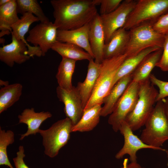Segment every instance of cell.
Listing matches in <instances>:
<instances>
[{"label": "cell", "instance_id": "83f0119b", "mask_svg": "<svg viewBox=\"0 0 168 168\" xmlns=\"http://www.w3.org/2000/svg\"><path fill=\"white\" fill-rule=\"evenodd\" d=\"M18 13L29 12L34 14L40 22L49 21L37 0H16Z\"/></svg>", "mask_w": 168, "mask_h": 168}, {"label": "cell", "instance_id": "f35d334b", "mask_svg": "<svg viewBox=\"0 0 168 168\" xmlns=\"http://www.w3.org/2000/svg\"><path fill=\"white\" fill-rule=\"evenodd\" d=\"M11 0H0V6L4 5L10 2Z\"/></svg>", "mask_w": 168, "mask_h": 168}, {"label": "cell", "instance_id": "6da1fadb", "mask_svg": "<svg viewBox=\"0 0 168 168\" xmlns=\"http://www.w3.org/2000/svg\"><path fill=\"white\" fill-rule=\"evenodd\" d=\"M54 23L58 30L76 29L89 23L98 13L93 0H51Z\"/></svg>", "mask_w": 168, "mask_h": 168}, {"label": "cell", "instance_id": "603a6c76", "mask_svg": "<svg viewBox=\"0 0 168 168\" xmlns=\"http://www.w3.org/2000/svg\"><path fill=\"white\" fill-rule=\"evenodd\" d=\"M101 105L97 104L84 109L81 119L76 124L73 125L72 132H88L93 130L99 122Z\"/></svg>", "mask_w": 168, "mask_h": 168}, {"label": "cell", "instance_id": "484cf974", "mask_svg": "<svg viewBox=\"0 0 168 168\" xmlns=\"http://www.w3.org/2000/svg\"><path fill=\"white\" fill-rule=\"evenodd\" d=\"M22 86L16 83L2 87L0 90V114L18 101L22 93Z\"/></svg>", "mask_w": 168, "mask_h": 168}, {"label": "cell", "instance_id": "8992f818", "mask_svg": "<svg viewBox=\"0 0 168 168\" xmlns=\"http://www.w3.org/2000/svg\"><path fill=\"white\" fill-rule=\"evenodd\" d=\"M73 125L71 120L66 117L55 122L48 129H39L38 133L42 137L46 155L54 158L58 155L69 140Z\"/></svg>", "mask_w": 168, "mask_h": 168}, {"label": "cell", "instance_id": "f546056e", "mask_svg": "<svg viewBox=\"0 0 168 168\" xmlns=\"http://www.w3.org/2000/svg\"><path fill=\"white\" fill-rule=\"evenodd\" d=\"M95 5H100V15L106 14L116 9L121 3L122 0H93Z\"/></svg>", "mask_w": 168, "mask_h": 168}, {"label": "cell", "instance_id": "e0dca14e", "mask_svg": "<svg viewBox=\"0 0 168 168\" xmlns=\"http://www.w3.org/2000/svg\"><path fill=\"white\" fill-rule=\"evenodd\" d=\"M89 61L86 78L84 82H79L76 87L84 109L91 96L101 67V64L96 63L93 59Z\"/></svg>", "mask_w": 168, "mask_h": 168}, {"label": "cell", "instance_id": "ba28073f", "mask_svg": "<svg viewBox=\"0 0 168 168\" xmlns=\"http://www.w3.org/2000/svg\"><path fill=\"white\" fill-rule=\"evenodd\" d=\"M139 83L132 81L110 114L108 123L117 132L121 124L135 107L138 98Z\"/></svg>", "mask_w": 168, "mask_h": 168}, {"label": "cell", "instance_id": "ac0fdd59", "mask_svg": "<svg viewBox=\"0 0 168 168\" xmlns=\"http://www.w3.org/2000/svg\"><path fill=\"white\" fill-rule=\"evenodd\" d=\"M132 81V73L119 79L114 85L109 94L104 99L100 116L105 117L113 112L117 103Z\"/></svg>", "mask_w": 168, "mask_h": 168}, {"label": "cell", "instance_id": "4dcf8cb0", "mask_svg": "<svg viewBox=\"0 0 168 168\" xmlns=\"http://www.w3.org/2000/svg\"><path fill=\"white\" fill-rule=\"evenodd\" d=\"M149 78L151 83L156 86L159 89L156 102L168 97V82L161 80L152 74Z\"/></svg>", "mask_w": 168, "mask_h": 168}, {"label": "cell", "instance_id": "52a82bcc", "mask_svg": "<svg viewBox=\"0 0 168 168\" xmlns=\"http://www.w3.org/2000/svg\"><path fill=\"white\" fill-rule=\"evenodd\" d=\"M168 13V0H139L123 28L129 30L145 22H154Z\"/></svg>", "mask_w": 168, "mask_h": 168}, {"label": "cell", "instance_id": "2e32d148", "mask_svg": "<svg viewBox=\"0 0 168 168\" xmlns=\"http://www.w3.org/2000/svg\"><path fill=\"white\" fill-rule=\"evenodd\" d=\"M52 116V114L49 111L36 112L33 108L24 109L18 117L19 124L23 123L27 125V130L25 133L21 135L20 140H22L30 135H35L38 133L42 123Z\"/></svg>", "mask_w": 168, "mask_h": 168}, {"label": "cell", "instance_id": "f1b7e54d", "mask_svg": "<svg viewBox=\"0 0 168 168\" xmlns=\"http://www.w3.org/2000/svg\"><path fill=\"white\" fill-rule=\"evenodd\" d=\"M14 142V134L11 130L6 131L0 127V165H5L9 168H14L8 157L7 148Z\"/></svg>", "mask_w": 168, "mask_h": 168}, {"label": "cell", "instance_id": "ffe728a7", "mask_svg": "<svg viewBox=\"0 0 168 168\" xmlns=\"http://www.w3.org/2000/svg\"><path fill=\"white\" fill-rule=\"evenodd\" d=\"M162 48L158 49L147 55L132 73V81L138 83L149 79L151 72L160 59Z\"/></svg>", "mask_w": 168, "mask_h": 168}, {"label": "cell", "instance_id": "d590c367", "mask_svg": "<svg viewBox=\"0 0 168 168\" xmlns=\"http://www.w3.org/2000/svg\"><path fill=\"white\" fill-rule=\"evenodd\" d=\"M165 114L168 120V97L162 100Z\"/></svg>", "mask_w": 168, "mask_h": 168}, {"label": "cell", "instance_id": "7a4b0ae2", "mask_svg": "<svg viewBox=\"0 0 168 168\" xmlns=\"http://www.w3.org/2000/svg\"><path fill=\"white\" fill-rule=\"evenodd\" d=\"M144 125L140 139L146 144L165 152L161 147L168 140V120L162 100L156 102Z\"/></svg>", "mask_w": 168, "mask_h": 168}, {"label": "cell", "instance_id": "d6a6232c", "mask_svg": "<svg viewBox=\"0 0 168 168\" xmlns=\"http://www.w3.org/2000/svg\"><path fill=\"white\" fill-rule=\"evenodd\" d=\"M154 30L159 33L165 35L168 32V13L159 17L153 24Z\"/></svg>", "mask_w": 168, "mask_h": 168}, {"label": "cell", "instance_id": "d6986e66", "mask_svg": "<svg viewBox=\"0 0 168 168\" xmlns=\"http://www.w3.org/2000/svg\"><path fill=\"white\" fill-rule=\"evenodd\" d=\"M129 38V30L122 28L115 32L109 42L105 44L103 51L104 59L124 54Z\"/></svg>", "mask_w": 168, "mask_h": 168}, {"label": "cell", "instance_id": "d4e9b609", "mask_svg": "<svg viewBox=\"0 0 168 168\" xmlns=\"http://www.w3.org/2000/svg\"><path fill=\"white\" fill-rule=\"evenodd\" d=\"M76 61L65 58L62 59L58 66L56 75L58 86L64 89H71L73 87L72 77Z\"/></svg>", "mask_w": 168, "mask_h": 168}, {"label": "cell", "instance_id": "7402d4cb", "mask_svg": "<svg viewBox=\"0 0 168 168\" xmlns=\"http://www.w3.org/2000/svg\"><path fill=\"white\" fill-rule=\"evenodd\" d=\"M22 15L20 18L12 26V35L25 43L28 48V54H32L35 52L36 48L35 46H31L27 43L25 36L28 31L31 25L40 20L37 17L30 13H25Z\"/></svg>", "mask_w": 168, "mask_h": 168}, {"label": "cell", "instance_id": "ab89813d", "mask_svg": "<svg viewBox=\"0 0 168 168\" xmlns=\"http://www.w3.org/2000/svg\"><path fill=\"white\" fill-rule=\"evenodd\" d=\"M5 42V40L4 39L0 38V44H4Z\"/></svg>", "mask_w": 168, "mask_h": 168}, {"label": "cell", "instance_id": "836d02e7", "mask_svg": "<svg viewBox=\"0 0 168 168\" xmlns=\"http://www.w3.org/2000/svg\"><path fill=\"white\" fill-rule=\"evenodd\" d=\"M25 156L24 147L20 146L16 153V156L13 159L16 168H29L24 161V158Z\"/></svg>", "mask_w": 168, "mask_h": 168}, {"label": "cell", "instance_id": "60d3db41", "mask_svg": "<svg viewBox=\"0 0 168 168\" xmlns=\"http://www.w3.org/2000/svg\"><path fill=\"white\" fill-rule=\"evenodd\" d=\"M165 152H166V154L167 156V157L168 159V150H166ZM167 165L168 166V162Z\"/></svg>", "mask_w": 168, "mask_h": 168}, {"label": "cell", "instance_id": "277c9868", "mask_svg": "<svg viewBox=\"0 0 168 168\" xmlns=\"http://www.w3.org/2000/svg\"><path fill=\"white\" fill-rule=\"evenodd\" d=\"M127 57V55L124 54L104 60L92 93L84 109L103 104L104 99L112 88L119 69Z\"/></svg>", "mask_w": 168, "mask_h": 168}, {"label": "cell", "instance_id": "5b68a950", "mask_svg": "<svg viewBox=\"0 0 168 168\" xmlns=\"http://www.w3.org/2000/svg\"><path fill=\"white\" fill-rule=\"evenodd\" d=\"M153 23L144 22L129 30V40L124 53L127 57L133 56L147 48H163L165 35L156 31L153 26Z\"/></svg>", "mask_w": 168, "mask_h": 168}, {"label": "cell", "instance_id": "8d00e7d4", "mask_svg": "<svg viewBox=\"0 0 168 168\" xmlns=\"http://www.w3.org/2000/svg\"><path fill=\"white\" fill-rule=\"evenodd\" d=\"M11 33V32L9 30L1 31L0 33V38L5 35H8Z\"/></svg>", "mask_w": 168, "mask_h": 168}, {"label": "cell", "instance_id": "1f68e13d", "mask_svg": "<svg viewBox=\"0 0 168 168\" xmlns=\"http://www.w3.org/2000/svg\"><path fill=\"white\" fill-rule=\"evenodd\" d=\"M161 58L156 65L162 71L168 72V32L165 35Z\"/></svg>", "mask_w": 168, "mask_h": 168}, {"label": "cell", "instance_id": "3957f363", "mask_svg": "<svg viewBox=\"0 0 168 168\" xmlns=\"http://www.w3.org/2000/svg\"><path fill=\"white\" fill-rule=\"evenodd\" d=\"M139 84L138 101L133 110L125 120L133 131L145 125L156 102L158 93L150 78Z\"/></svg>", "mask_w": 168, "mask_h": 168}, {"label": "cell", "instance_id": "5bb4252c", "mask_svg": "<svg viewBox=\"0 0 168 168\" xmlns=\"http://www.w3.org/2000/svg\"><path fill=\"white\" fill-rule=\"evenodd\" d=\"M89 40L95 62L101 64L104 61L103 51L105 45L104 31L100 15L98 13L89 23Z\"/></svg>", "mask_w": 168, "mask_h": 168}, {"label": "cell", "instance_id": "e575fe53", "mask_svg": "<svg viewBox=\"0 0 168 168\" xmlns=\"http://www.w3.org/2000/svg\"><path fill=\"white\" fill-rule=\"evenodd\" d=\"M128 158H125L124 161L123 166L120 168H145L142 167L137 162H131L128 163Z\"/></svg>", "mask_w": 168, "mask_h": 168}, {"label": "cell", "instance_id": "4fadbf2b", "mask_svg": "<svg viewBox=\"0 0 168 168\" xmlns=\"http://www.w3.org/2000/svg\"><path fill=\"white\" fill-rule=\"evenodd\" d=\"M12 42L0 48V60L12 67L15 63L21 64L29 60L28 48L23 41L12 35Z\"/></svg>", "mask_w": 168, "mask_h": 168}, {"label": "cell", "instance_id": "9a60e30c", "mask_svg": "<svg viewBox=\"0 0 168 168\" xmlns=\"http://www.w3.org/2000/svg\"><path fill=\"white\" fill-rule=\"evenodd\" d=\"M89 23L71 30H57V41L74 44L84 49L94 58L89 40Z\"/></svg>", "mask_w": 168, "mask_h": 168}, {"label": "cell", "instance_id": "8fae6325", "mask_svg": "<svg viewBox=\"0 0 168 168\" xmlns=\"http://www.w3.org/2000/svg\"><path fill=\"white\" fill-rule=\"evenodd\" d=\"M56 92L58 99L64 104L66 117L71 120L73 125L76 124L81 119L84 110L76 87L73 86L71 89L67 90L58 86Z\"/></svg>", "mask_w": 168, "mask_h": 168}, {"label": "cell", "instance_id": "4316f807", "mask_svg": "<svg viewBox=\"0 0 168 168\" xmlns=\"http://www.w3.org/2000/svg\"><path fill=\"white\" fill-rule=\"evenodd\" d=\"M16 0L0 6V30L12 31V27L20 18L17 15Z\"/></svg>", "mask_w": 168, "mask_h": 168}, {"label": "cell", "instance_id": "7c38bea8", "mask_svg": "<svg viewBox=\"0 0 168 168\" xmlns=\"http://www.w3.org/2000/svg\"><path fill=\"white\" fill-rule=\"evenodd\" d=\"M124 137V143L122 148L116 153L115 157L117 159L123 158L126 154L129 156L131 162H137V152L142 149H151L158 150L157 148L144 143L135 135L127 123L124 121L120 126L119 130Z\"/></svg>", "mask_w": 168, "mask_h": 168}, {"label": "cell", "instance_id": "cb8c5ba5", "mask_svg": "<svg viewBox=\"0 0 168 168\" xmlns=\"http://www.w3.org/2000/svg\"><path fill=\"white\" fill-rule=\"evenodd\" d=\"M51 49L65 58L76 61L87 60L93 58L81 48L72 43L57 41L52 46Z\"/></svg>", "mask_w": 168, "mask_h": 168}, {"label": "cell", "instance_id": "44dd1931", "mask_svg": "<svg viewBox=\"0 0 168 168\" xmlns=\"http://www.w3.org/2000/svg\"><path fill=\"white\" fill-rule=\"evenodd\" d=\"M160 49L161 48L157 47L147 48L133 56L127 57L120 66L115 76L112 87L121 78L132 73L147 55Z\"/></svg>", "mask_w": 168, "mask_h": 168}, {"label": "cell", "instance_id": "9c48e42d", "mask_svg": "<svg viewBox=\"0 0 168 168\" xmlns=\"http://www.w3.org/2000/svg\"><path fill=\"white\" fill-rule=\"evenodd\" d=\"M137 1H123L119 7L109 13L100 15L104 31L105 44L108 43L113 33L123 28L129 15L135 7Z\"/></svg>", "mask_w": 168, "mask_h": 168}, {"label": "cell", "instance_id": "74e56055", "mask_svg": "<svg viewBox=\"0 0 168 168\" xmlns=\"http://www.w3.org/2000/svg\"><path fill=\"white\" fill-rule=\"evenodd\" d=\"M9 85V82L8 81H3L2 80H0V85L3 87Z\"/></svg>", "mask_w": 168, "mask_h": 168}, {"label": "cell", "instance_id": "30bf717a", "mask_svg": "<svg viewBox=\"0 0 168 168\" xmlns=\"http://www.w3.org/2000/svg\"><path fill=\"white\" fill-rule=\"evenodd\" d=\"M57 30L54 23L50 21L40 22L29 31L26 40L34 46L39 47L44 56L53 44L58 41Z\"/></svg>", "mask_w": 168, "mask_h": 168}]
</instances>
